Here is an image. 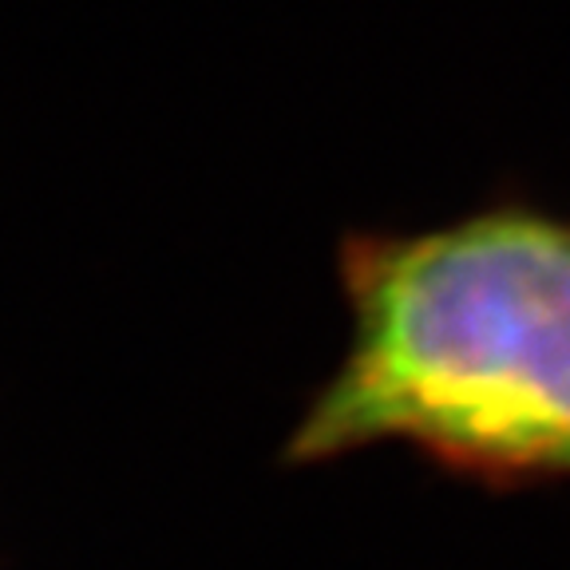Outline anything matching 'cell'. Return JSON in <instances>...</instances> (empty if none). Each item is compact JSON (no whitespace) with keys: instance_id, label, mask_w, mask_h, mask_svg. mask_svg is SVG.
I'll use <instances>...</instances> for the list:
<instances>
[{"instance_id":"obj_1","label":"cell","mask_w":570,"mask_h":570,"mask_svg":"<svg viewBox=\"0 0 570 570\" xmlns=\"http://www.w3.org/2000/svg\"><path fill=\"white\" fill-rule=\"evenodd\" d=\"M353 345L297 460L401 440L491 488L570 483V214L499 203L348 249Z\"/></svg>"}]
</instances>
